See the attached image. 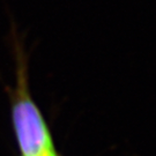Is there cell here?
Here are the masks:
<instances>
[{
  "instance_id": "1",
  "label": "cell",
  "mask_w": 156,
  "mask_h": 156,
  "mask_svg": "<svg viewBox=\"0 0 156 156\" xmlns=\"http://www.w3.org/2000/svg\"><path fill=\"white\" fill-rule=\"evenodd\" d=\"M16 83L9 90L12 127L20 156H58L53 135L34 100L28 79L27 56L15 41Z\"/></svg>"
},
{
  "instance_id": "2",
  "label": "cell",
  "mask_w": 156,
  "mask_h": 156,
  "mask_svg": "<svg viewBox=\"0 0 156 156\" xmlns=\"http://www.w3.org/2000/svg\"><path fill=\"white\" fill-rule=\"evenodd\" d=\"M58 156H62V154H59V155H58Z\"/></svg>"
}]
</instances>
